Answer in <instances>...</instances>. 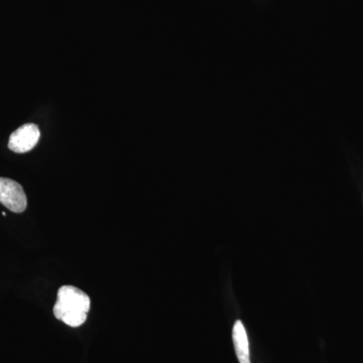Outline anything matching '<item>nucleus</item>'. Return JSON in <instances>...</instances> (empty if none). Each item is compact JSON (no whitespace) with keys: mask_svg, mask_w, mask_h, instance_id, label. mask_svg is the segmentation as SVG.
I'll return each mask as SVG.
<instances>
[{"mask_svg":"<svg viewBox=\"0 0 363 363\" xmlns=\"http://www.w3.org/2000/svg\"><path fill=\"white\" fill-rule=\"evenodd\" d=\"M90 311V298L87 294L73 286L60 288L54 306V315L68 326H81L85 323Z\"/></svg>","mask_w":363,"mask_h":363,"instance_id":"f257e3e1","label":"nucleus"},{"mask_svg":"<svg viewBox=\"0 0 363 363\" xmlns=\"http://www.w3.org/2000/svg\"><path fill=\"white\" fill-rule=\"evenodd\" d=\"M0 203L14 213H21L28 206L23 187L18 182L0 177Z\"/></svg>","mask_w":363,"mask_h":363,"instance_id":"f03ea898","label":"nucleus"},{"mask_svg":"<svg viewBox=\"0 0 363 363\" xmlns=\"http://www.w3.org/2000/svg\"><path fill=\"white\" fill-rule=\"evenodd\" d=\"M40 136L39 128L35 124H25L14 131L9 138V149L18 154H25L37 145Z\"/></svg>","mask_w":363,"mask_h":363,"instance_id":"7ed1b4c3","label":"nucleus"},{"mask_svg":"<svg viewBox=\"0 0 363 363\" xmlns=\"http://www.w3.org/2000/svg\"><path fill=\"white\" fill-rule=\"evenodd\" d=\"M233 338L240 363H250V344H248L247 330L240 320H238L234 324Z\"/></svg>","mask_w":363,"mask_h":363,"instance_id":"20e7f679","label":"nucleus"}]
</instances>
